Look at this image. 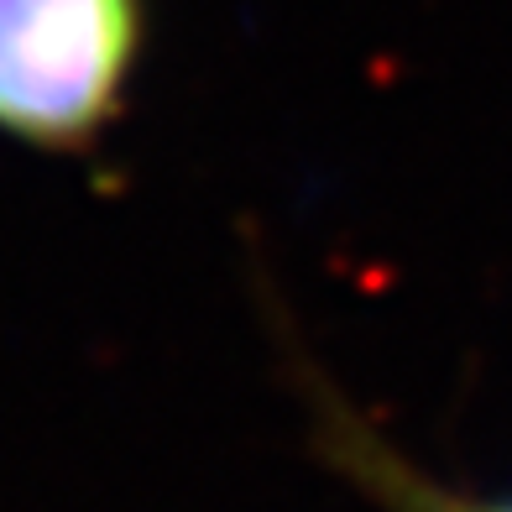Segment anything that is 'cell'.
<instances>
[{
    "mask_svg": "<svg viewBox=\"0 0 512 512\" xmlns=\"http://www.w3.org/2000/svg\"><path fill=\"white\" fill-rule=\"evenodd\" d=\"M147 37V0H0V136L42 157L100 152Z\"/></svg>",
    "mask_w": 512,
    "mask_h": 512,
    "instance_id": "1",
    "label": "cell"
},
{
    "mask_svg": "<svg viewBox=\"0 0 512 512\" xmlns=\"http://www.w3.org/2000/svg\"><path fill=\"white\" fill-rule=\"evenodd\" d=\"M298 382L314 413V450L340 481H351L361 497H371L387 512H512V492L481 497V492H455L424 465H413L387 434H377L366 418L324 382V371L309 366L304 351H293Z\"/></svg>",
    "mask_w": 512,
    "mask_h": 512,
    "instance_id": "2",
    "label": "cell"
}]
</instances>
